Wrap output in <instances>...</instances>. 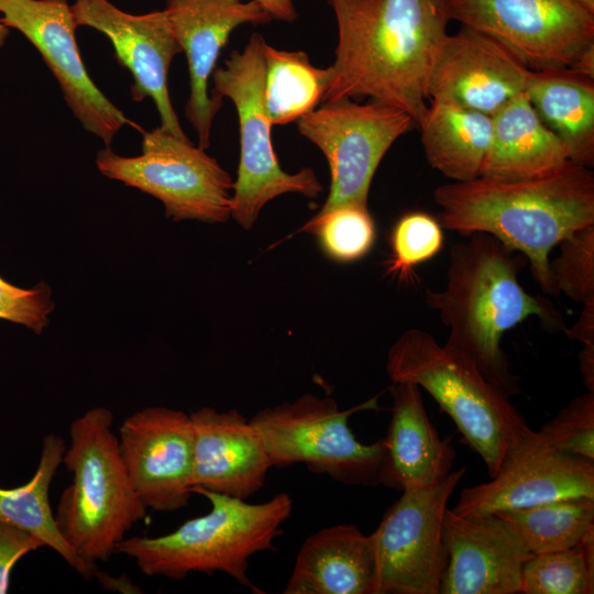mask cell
Instances as JSON below:
<instances>
[{"label":"cell","mask_w":594,"mask_h":594,"mask_svg":"<svg viewBox=\"0 0 594 594\" xmlns=\"http://www.w3.org/2000/svg\"><path fill=\"white\" fill-rule=\"evenodd\" d=\"M417 125L432 168L451 182H466L482 175L492 142L491 116L430 101Z\"/></svg>","instance_id":"d4e9b609"},{"label":"cell","mask_w":594,"mask_h":594,"mask_svg":"<svg viewBox=\"0 0 594 594\" xmlns=\"http://www.w3.org/2000/svg\"><path fill=\"white\" fill-rule=\"evenodd\" d=\"M54 309L50 286L41 282L33 288H21L0 276V319L25 326L40 334Z\"/></svg>","instance_id":"836d02e7"},{"label":"cell","mask_w":594,"mask_h":594,"mask_svg":"<svg viewBox=\"0 0 594 594\" xmlns=\"http://www.w3.org/2000/svg\"><path fill=\"white\" fill-rule=\"evenodd\" d=\"M119 448L131 482L147 509L176 512L193 494L194 439L189 414L162 406L125 418Z\"/></svg>","instance_id":"9a60e30c"},{"label":"cell","mask_w":594,"mask_h":594,"mask_svg":"<svg viewBox=\"0 0 594 594\" xmlns=\"http://www.w3.org/2000/svg\"><path fill=\"white\" fill-rule=\"evenodd\" d=\"M253 33L243 50L232 51L223 67L213 70L211 98H229L240 125V163L233 185L231 217L251 229L263 207L277 196L300 194L318 197L323 187L315 170L302 168L289 174L282 169L272 143V123L264 101V46Z\"/></svg>","instance_id":"52a82bcc"},{"label":"cell","mask_w":594,"mask_h":594,"mask_svg":"<svg viewBox=\"0 0 594 594\" xmlns=\"http://www.w3.org/2000/svg\"><path fill=\"white\" fill-rule=\"evenodd\" d=\"M112 424L113 414L105 407L77 417L62 462L73 479L61 495L55 521L92 573L96 563L108 561L148 510L131 482Z\"/></svg>","instance_id":"277c9868"},{"label":"cell","mask_w":594,"mask_h":594,"mask_svg":"<svg viewBox=\"0 0 594 594\" xmlns=\"http://www.w3.org/2000/svg\"><path fill=\"white\" fill-rule=\"evenodd\" d=\"M194 439L193 487L246 499L272 468L264 443L238 409L201 407L189 414ZM191 487V488H193Z\"/></svg>","instance_id":"d6986e66"},{"label":"cell","mask_w":594,"mask_h":594,"mask_svg":"<svg viewBox=\"0 0 594 594\" xmlns=\"http://www.w3.org/2000/svg\"><path fill=\"white\" fill-rule=\"evenodd\" d=\"M581 6L591 12H594V0H576Z\"/></svg>","instance_id":"60d3db41"},{"label":"cell","mask_w":594,"mask_h":594,"mask_svg":"<svg viewBox=\"0 0 594 594\" xmlns=\"http://www.w3.org/2000/svg\"><path fill=\"white\" fill-rule=\"evenodd\" d=\"M442 226L425 212L403 216L391 233L392 255L387 273L407 280L419 264L431 260L442 249Z\"/></svg>","instance_id":"1f68e13d"},{"label":"cell","mask_w":594,"mask_h":594,"mask_svg":"<svg viewBox=\"0 0 594 594\" xmlns=\"http://www.w3.org/2000/svg\"><path fill=\"white\" fill-rule=\"evenodd\" d=\"M376 398L341 410L334 399L305 394L294 402L260 410L250 422L260 435L272 468L304 463L319 474L348 485H381L383 439L360 442L349 427L356 410Z\"/></svg>","instance_id":"ba28073f"},{"label":"cell","mask_w":594,"mask_h":594,"mask_svg":"<svg viewBox=\"0 0 594 594\" xmlns=\"http://www.w3.org/2000/svg\"><path fill=\"white\" fill-rule=\"evenodd\" d=\"M296 122L298 132L322 152L330 169L329 195L317 215L342 206L369 208L370 187L381 161L415 125L396 107L350 98L323 102Z\"/></svg>","instance_id":"30bf717a"},{"label":"cell","mask_w":594,"mask_h":594,"mask_svg":"<svg viewBox=\"0 0 594 594\" xmlns=\"http://www.w3.org/2000/svg\"><path fill=\"white\" fill-rule=\"evenodd\" d=\"M1 22L37 50L74 117L110 147L123 125L135 124L96 86L81 59L67 0H0Z\"/></svg>","instance_id":"4fadbf2b"},{"label":"cell","mask_w":594,"mask_h":594,"mask_svg":"<svg viewBox=\"0 0 594 594\" xmlns=\"http://www.w3.org/2000/svg\"><path fill=\"white\" fill-rule=\"evenodd\" d=\"M450 21L485 33L532 70L571 67L594 45V12L576 0H441Z\"/></svg>","instance_id":"8fae6325"},{"label":"cell","mask_w":594,"mask_h":594,"mask_svg":"<svg viewBox=\"0 0 594 594\" xmlns=\"http://www.w3.org/2000/svg\"><path fill=\"white\" fill-rule=\"evenodd\" d=\"M564 332L570 339L594 345V302L584 304L576 322Z\"/></svg>","instance_id":"d590c367"},{"label":"cell","mask_w":594,"mask_h":594,"mask_svg":"<svg viewBox=\"0 0 594 594\" xmlns=\"http://www.w3.org/2000/svg\"><path fill=\"white\" fill-rule=\"evenodd\" d=\"M450 251L441 290L426 289V302L449 329L444 343L509 397L518 395L519 377L502 348L504 334L529 317L548 332H564L561 312L544 297L520 285L526 257L496 238L476 232Z\"/></svg>","instance_id":"7a4b0ae2"},{"label":"cell","mask_w":594,"mask_h":594,"mask_svg":"<svg viewBox=\"0 0 594 594\" xmlns=\"http://www.w3.org/2000/svg\"><path fill=\"white\" fill-rule=\"evenodd\" d=\"M257 2L273 19L285 22H293L297 18V12L293 0H253Z\"/></svg>","instance_id":"8d00e7d4"},{"label":"cell","mask_w":594,"mask_h":594,"mask_svg":"<svg viewBox=\"0 0 594 594\" xmlns=\"http://www.w3.org/2000/svg\"><path fill=\"white\" fill-rule=\"evenodd\" d=\"M527 97L569 160L594 165V78L569 67L534 70Z\"/></svg>","instance_id":"cb8c5ba5"},{"label":"cell","mask_w":594,"mask_h":594,"mask_svg":"<svg viewBox=\"0 0 594 594\" xmlns=\"http://www.w3.org/2000/svg\"><path fill=\"white\" fill-rule=\"evenodd\" d=\"M66 446L62 437L48 433L43 439L40 461L33 477L14 488L0 487V521L15 526L53 549L85 578L94 573L75 554L59 532L50 504V487L63 462Z\"/></svg>","instance_id":"484cf974"},{"label":"cell","mask_w":594,"mask_h":594,"mask_svg":"<svg viewBox=\"0 0 594 594\" xmlns=\"http://www.w3.org/2000/svg\"><path fill=\"white\" fill-rule=\"evenodd\" d=\"M578 358L583 383L588 392H594V345L583 344Z\"/></svg>","instance_id":"74e56055"},{"label":"cell","mask_w":594,"mask_h":594,"mask_svg":"<svg viewBox=\"0 0 594 594\" xmlns=\"http://www.w3.org/2000/svg\"><path fill=\"white\" fill-rule=\"evenodd\" d=\"M559 246V255L549 263L552 295L594 302V224L574 231Z\"/></svg>","instance_id":"4dcf8cb0"},{"label":"cell","mask_w":594,"mask_h":594,"mask_svg":"<svg viewBox=\"0 0 594 594\" xmlns=\"http://www.w3.org/2000/svg\"><path fill=\"white\" fill-rule=\"evenodd\" d=\"M386 371L393 383L410 382L429 393L491 477L507 452L535 433L506 393L425 330L400 334L388 350Z\"/></svg>","instance_id":"8992f818"},{"label":"cell","mask_w":594,"mask_h":594,"mask_svg":"<svg viewBox=\"0 0 594 594\" xmlns=\"http://www.w3.org/2000/svg\"><path fill=\"white\" fill-rule=\"evenodd\" d=\"M392 418L383 439L381 485L402 492L430 487L450 472L455 452L430 421L420 387L393 383Z\"/></svg>","instance_id":"44dd1931"},{"label":"cell","mask_w":594,"mask_h":594,"mask_svg":"<svg viewBox=\"0 0 594 594\" xmlns=\"http://www.w3.org/2000/svg\"><path fill=\"white\" fill-rule=\"evenodd\" d=\"M264 101L273 125L297 121L322 102L330 68L314 66L302 51H283L265 43Z\"/></svg>","instance_id":"83f0119b"},{"label":"cell","mask_w":594,"mask_h":594,"mask_svg":"<svg viewBox=\"0 0 594 594\" xmlns=\"http://www.w3.org/2000/svg\"><path fill=\"white\" fill-rule=\"evenodd\" d=\"M433 201L442 228L490 234L522 254L535 280L552 295L550 253L574 231L594 224V173L568 161L535 177L485 176L438 186Z\"/></svg>","instance_id":"3957f363"},{"label":"cell","mask_w":594,"mask_h":594,"mask_svg":"<svg viewBox=\"0 0 594 594\" xmlns=\"http://www.w3.org/2000/svg\"><path fill=\"white\" fill-rule=\"evenodd\" d=\"M465 471L461 468L430 487L403 492L386 510L371 534L378 594H439L448 563L443 515Z\"/></svg>","instance_id":"7c38bea8"},{"label":"cell","mask_w":594,"mask_h":594,"mask_svg":"<svg viewBox=\"0 0 594 594\" xmlns=\"http://www.w3.org/2000/svg\"><path fill=\"white\" fill-rule=\"evenodd\" d=\"M493 515L520 549L534 556L574 547L594 526V497L563 498Z\"/></svg>","instance_id":"4316f807"},{"label":"cell","mask_w":594,"mask_h":594,"mask_svg":"<svg viewBox=\"0 0 594 594\" xmlns=\"http://www.w3.org/2000/svg\"><path fill=\"white\" fill-rule=\"evenodd\" d=\"M9 35V28H7L0 20V48L4 45Z\"/></svg>","instance_id":"ab89813d"},{"label":"cell","mask_w":594,"mask_h":594,"mask_svg":"<svg viewBox=\"0 0 594 594\" xmlns=\"http://www.w3.org/2000/svg\"><path fill=\"white\" fill-rule=\"evenodd\" d=\"M338 44L322 102L369 97L417 125L428 80L450 21L441 0H327Z\"/></svg>","instance_id":"6da1fadb"},{"label":"cell","mask_w":594,"mask_h":594,"mask_svg":"<svg viewBox=\"0 0 594 594\" xmlns=\"http://www.w3.org/2000/svg\"><path fill=\"white\" fill-rule=\"evenodd\" d=\"M314 233L333 261L354 262L366 255L375 241V224L369 208L342 206L315 215L304 227Z\"/></svg>","instance_id":"f1b7e54d"},{"label":"cell","mask_w":594,"mask_h":594,"mask_svg":"<svg viewBox=\"0 0 594 594\" xmlns=\"http://www.w3.org/2000/svg\"><path fill=\"white\" fill-rule=\"evenodd\" d=\"M579 496L594 497V460L551 449L535 431L507 452L490 482L463 488L451 510L476 519Z\"/></svg>","instance_id":"5bb4252c"},{"label":"cell","mask_w":594,"mask_h":594,"mask_svg":"<svg viewBox=\"0 0 594 594\" xmlns=\"http://www.w3.org/2000/svg\"><path fill=\"white\" fill-rule=\"evenodd\" d=\"M43 542L30 532L0 521V594L9 590L10 573L15 563Z\"/></svg>","instance_id":"e575fe53"},{"label":"cell","mask_w":594,"mask_h":594,"mask_svg":"<svg viewBox=\"0 0 594 594\" xmlns=\"http://www.w3.org/2000/svg\"><path fill=\"white\" fill-rule=\"evenodd\" d=\"M594 571L575 544L572 548L534 554L522 564V594H592Z\"/></svg>","instance_id":"f546056e"},{"label":"cell","mask_w":594,"mask_h":594,"mask_svg":"<svg viewBox=\"0 0 594 594\" xmlns=\"http://www.w3.org/2000/svg\"><path fill=\"white\" fill-rule=\"evenodd\" d=\"M70 7L77 26L95 29L109 38L118 63L132 76V99L151 98L161 127L186 139L167 87L170 63L182 48L166 11L132 14L109 0H75Z\"/></svg>","instance_id":"2e32d148"},{"label":"cell","mask_w":594,"mask_h":594,"mask_svg":"<svg viewBox=\"0 0 594 594\" xmlns=\"http://www.w3.org/2000/svg\"><path fill=\"white\" fill-rule=\"evenodd\" d=\"M285 594H378L371 535L342 524L318 530L301 544Z\"/></svg>","instance_id":"7402d4cb"},{"label":"cell","mask_w":594,"mask_h":594,"mask_svg":"<svg viewBox=\"0 0 594 594\" xmlns=\"http://www.w3.org/2000/svg\"><path fill=\"white\" fill-rule=\"evenodd\" d=\"M538 433L551 449L594 460V392L573 398Z\"/></svg>","instance_id":"d6a6232c"},{"label":"cell","mask_w":594,"mask_h":594,"mask_svg":"<svg viewBox=\"0 0 594 594\" xmlns=\"http://www.w3.org/2000/svg\"><path fill=\"white\" fill-rule=\"evenodd\" d=\"M570 68L594 78V45L587 47Z\"/></svg>","instance_id":"f35d334b"},{"label":"cell","mask_w":594,"mask_h":594,"mask_svg":"<svg viewBox=\"0 0 594 594\" xmlns=\"http://www.w3.org/2000/svg\"><path fill=\"white\" fill-rule=\"evenodd\" d=\"M442 536L448 563L439 594L518 593L522 564L531 556L495 515L473 519L447 508Z\"/></svg>","instance_id":"ffe728a7"},{"label":"cell","mask_w":594,"mask_h":594,"mask_svg":"<svg viewBox=\"0 0 594 594\" xmlns=\"http://www.w3.org/2000/svg\"><path fill=\"white\" fill-rule=\"evenodd\" d=\"M534 70L498 40L462 26L448 34L428 80V100L493 116L526 92Z\"/></svg>","instance_id":"e0dca14e"},{"label":"cell","mask_w":594,"mask_h":594,"mask_svg":"<svg viewBox=\"0 0 594 594\" xmlns=\"http://www.w3.org/2000/svg\"><path fill=\"white\" fill-rule=\"evenodd\" d=\"M493 134L481 176L497 179L535 177L569 160L562 142L544 125L521 92L492 116Z\"/></svg>","instance_id":"603a6c76"},{"label":"cell","mask_w":594,"mask_h":594,"mask_svg":"<svg viewBox=\"0 0 594 594\" xmlns=\"http://www.w3.org/2000/svg\"><path fill=\"white\" fill-rule=\"evenodd\" d=\"M191 492L210 502L208 514L190 518L166 535L125 537L116 553L133 559L148 576L183 580L193 572L219 571L254 588L248 576L249 559L273 547L292 513L290 496L278 493L251 504L202 487Z\"/></svg>","instance_id":"5b68a950"},{"label":"cell","mask_w":594,"mask_h":594,"mask_svg":"<svg viewBox=\"0 0 594 594\" xmlns=\"http://www.w3.org/2000/svg\"><path fill=\"white\" fill-rule=\"evenodd\" d=\"M96 165L106 177L158 199L174 221L221 223L231 218L230 174L188 138L162 127L143 133L141 155L121 156L106 146Z\"/></svg>","instance_id":"9c48e42d"},{"label":"cell","mask_w":594,"mask_h":594,"mask_svg":"<svg viewBox=\"0 0 594 594\" xmlns=\"http://www.w3.org/2000/svg\"><path fill=\"white\" fill-rule=\"evenodd\" d=\"M165 11L188 64L190 90L185 116L197 133L198 146L207 150L213 118L222 106L208 89L221 50L238 26L274 19L253 0H166Z\"/></svg>","instance_id":"ac0fdd59"}]
</instances>
